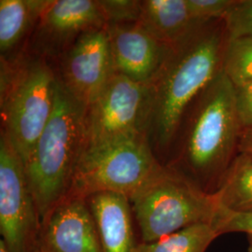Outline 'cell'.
Wrapping results in <instances>:
<instances>
[{"instance_id":"obj_6","label":"cell","mask_w":252,"mask_h":252,"mask_svg":"<svg viewBox=\"0 0 252 252\" xmlns=\"http://www.w3.org/2000/svg\"><path fill=\"white\" fill-rule=\"evenodd\" d=\"M163 168L147 135L84 149L63 199H86L99 192L132 197Z\"/></svg>"},{"instance_id":"obj_7","label":"cell","mask_w":252,"mask_h":252,"mask_svg":"<svg viewBox=\"0 0 252 252\" xmlns=\"http://www.w3.org/2000/svg\"><path fill=\"white\" fill-rule=\"evenodd\" d=\"M150 86L114 73L85 112V149L147 135Z\"/></svg>"},{"instance_id":"obj_5","label":"cell","mask_w":252,"mask_h":252,"mask_svg":"<svg viewBox=\"0 0 252 252\" xmlns=\"http://www.w3.org/2000/svg\"><path fill=\"white\" fill-rule=\"evenodd\" d=\"M129 200L143 243L189 226L213 223L218 212L214 192L202 189L183 172L165 166Z\"/></svg>"},{"instance_id":"obj_17","label":"cell","mask_w":252,"mask_h":252,"mask_svg":"<svg viewBox=\"0 0 252 252\" xmlns=\"http://www.w3.org/2000/svg\"><path fill=\"white\" fill-rule=\"evenodd\" d=\"M219 236L214 223H198L153 242L138 243L135 252H206Z\"/></svg>"},{"instance_id":"obj_24","label":"cell","mask_w":252,"mask_h":252,"mask_svg":"<svg viewBox=\"0 0 252 252\" xmlns=\"http://www.w3.org/2000/svg\"><path fill=\"white\" fill-rule=\"evenodd\" d=\"M237 147L239 153L252 156V129L242 130Z\"/></svg>"},{"instance_id":"obj_27","label":"cell","mask_w":252,"mask_h":252,"mask_svg":"<svg viewBox=\"0 0 252 252\" xmlns=\"http://www.w3.org/2000/svg\"><path fill=\"white\" fill-rule=\"evenodd\" d=\"M34 252H36V251H34Z\"/></svg>"},{"instance_id":"obj_8","label":"cell","mask_w":252,"mask_h":252,"mask_svg":"<svg viewBox=\"0 0 252 252\" xmlns=\"http://www.w3.org/2000/svg\"><path fill=\"white\" fill-rule=\"evenodd\" d=\"M41 226L23 162L9 138L0 136V233L9 252H34Z\"/></svg>"},{"instance_id":"obj_25","label":"cell","mask_w":252,"mask_h":252,"mask_svg":"<svg viewBox=\"0 0 252 252\" xmlns=\"http://www.w3.org/2000/svg\"><path fill=\"white\" fill-rule=\"evenodd\" d=\"M0 252H9L8 248L2 240H0Z\"/></svg>"},{"instance_id":"obj_10","label":"cell","mask_w":252,"mask_h":252,"mask_svg":"<svg viewBox=\"0 0 252 252\" xmlns=\"http://www.w3.org/2000/svg\"><path fill=\"white\" fill-rule=\"evenodd\" d=\"M36 50L41 56L63 54L82 34L106 27L98 0L49 1L36 25Z\"/></svg>"},{"instance_id":"obj_1","label":"cell","mask_w":252,"mask_h":252,"mask_svg":"<svg viewBox=\"0 0 252 252\" xmlns=\"http://www.w3.org/2000/svg\"><path fill=\"white\" fill-rule=\"evenodd\" d=\"M226 40L223 21H213L170 49L150 86L148 137L153 149L170 145L189 105L221 70Z\"/></svg>"},{"instance_id":"obj_20","label":"cell","mask_w":252,"mask_h":252,"mask_svg":"<svg viewBox=\"0 0 252 252\" xmlns=\"http://www.w3.org/2000/svg\"><path fill=\"white\" fill-rule=\"evenodd\" d=\"M223 23L228 38L252 37V0H235Z\"/></svg>"},{"instance_id":"obj_18","label":"cell","mask_w":252,"mask_h":252,"mask_svg":"<svg viewBox=\"0 0 252 252\" xmlns=\"http://www.w3.org/2000/svg\"><path fill=\"white\" fill-rule=\"evenodd\" d=\"M221 70L234 86L252 82V37H227Z\"/></svg>"},{"instance_id":"obj_23","label":"cell","mask_w":252,"mask_h":252,"mask_svg":"<svg viewBox=\"0 0 252 252\" xmlns=\"http://www.w3.org/2000/svg\"><path fill=\"white\" fill-rule=\"evenodd\" d=\"M234 104L242 130L252 129V82L234 86Z\"/></svg>"},{"instance_id":"obj_22","label":"cell","mask_w":252,"mask_h":252,"mask_svg":"<svg viewBox=\"0 0 252 252\" xmlns=\"http://www.w3.org/2000/svg\"><path fill=\"white\" fill-rule=\"evenodd\" d=\"M213 223L220 235L228 233L252 235V214H239L218 208Z\"/></svg>"},{"instance_id":"obj_2","label":"cell","mask_w":252,"mask_h":252,"mask_svg":"<svg viewBox=\"0 0 252 252\" xmlns=\"http://www.w3.org/2000/svg\"><path fill=\"white\" fill-rule=\"evenodd\" d=\"M85 112L57 78L52 116L24 164L41 221L68 192L85 149Z\"/></svg>"},{"instance_id":"obj_3","label":"cell","mask_w":252,"mask_h":252,"mask_svg":"<svg viewBox=\"0 0 252 252\" xmlns=\"http://www.w3.org/2000/svg\"><path fill=\"white\" fill-rule=\"evenodd\" d=\"M195 101L182 155L190 179L207 190V182L219 175L221 179L228 169L242 128L234 104V84L222 70Z\"/></svg>"},{"instance_id":"obj_14","label":"cell","mask_w":252,"mask_h":252,"mask_svg":"<svg viewBox=\"0 0 252 252\" xmlns=\"http://www.w3.org/2000/svg\"><path fill=\"white\" fill-rule=\"evenodd\" d=\"M138 24L171 49L207 23L192 15L187 0H144Z\"/></svg>"},{"instance_id":"obj_12","label":"cell","mask_w":252,"mask_h":252,"mask_svg":"<svg viewBox=\"0 0 252 252\" xmlns=\"http://www.w3.org/2000/svg\"><path fill=\"white\" fill-rule=\"evenodd\" d=\"M105 27L114 72L151 86L170 49L158 41L138 23Z\"/></svg>"},{"instance_id":"obj_26","label":"cell","mask_w":252,"mask_h":252,"mask_svg":"<svg viewBox=\"0 0 252 252\" xmlns=\"http://www.w3.org/2000/svg\"><path fill=\"white\" fill-rule=\"evenodd\" d=\"M249 239V248H248V252H252V235H248Z\"/></svg>"},{"instance_id":"obj_9","label":"cell","mask_w":252,"mask_h":252,"mask_svg":"<svg viewBox=\"0 0 252 252\" xmlns=\"http://www.w3.org/2000/svg\"><path fill=\"white\" fill-rule=\"evenodd\" d=\"M59 72L63 88L88 108L115 73L106 27L79 36L63 53Z\"/></svg>"},{"instance_id":"obj_4","label":"cell","mask_w":252,"mask_h":252,"mask_svg":"<svg viewBox=\"0 0 252 252\" xmlns=\"http://www.w3.org/2000/svg\"><path fill=\"white\" fill-rule=\"evenodd\" d=\"M56 80L44 56L14 60L1 57L2 131L23 164L52 116Z\"/></svg>"},{"instance_id":"obj_15","label":"cell","mask_w":252,"mask_h":252,"mask_svg":"<svg viewBox=\"0 0 252 252\" xmlns=\"http://www.w3.org/2000/svg\"><path fill=\"white\" fill-rule=\"evenodd\" d=\"M213 192L219 209L252 214V155L239 153L230 163Z\"/></svg>"},{"instance_id":"obj_19","label":"cell","mask_w":252,"mask_h":252,"mask_svg":"<svg viewBox=\"0 0 252 252\" xmlns=\"http://www.w3.org/2000/svg\"><path fill=\"white\" fill-rule=\"evenodd\" d=\"M98 3L106 26L135 24L140 18L141 1L98 0Z\"/></svg>"},{"instance_id":"obj_13","label":"cell","mask_w":252,"mask_h":252,"mask_svg":"<svg viewBox=\"0 0 252 252\" xmlns=\"http://www.w3.org/2000/svg\"><path fill=\"white\" fill-rule=\"evenodd\" d=\"M95 221L103 252H135L134 214L129 198L99 192L86 199Z\"/></svg>"},{"instance_id":"obj_11","label":"cell","mask_w":252,"mask_h":252,"mask_svg":"<svg viewBox=\"0 0 252 252\" xmlns=\"http://www.w3.org/2000/svg\"><path fill=\"white\" fill-rule=\"evenodd\" d=\"M38 252H103L87 201L63 199L41 221Z\"/></svg>"},{"instance_id":"obj_16","label":"cell","mask_w":252,"mask_h":252,"mask_svg":"<svg viewBox=\"0 0 252 252\" xmlns=\"http://www.w3.org/2000/svg\"><path fill=\"white\" fill-rule=\"evenodd\" d=\"M49 1L1 0L0 1V52L7 57L36 25Z\"/></svg>"},{"instance_id":"obj_21","label":"cell","mask_w":252,"mask_h":252,"mask_svg":"<svg viewBox=\"0 0 252 252\" xmlns=\"http://www.w3.org/2000/svg\"><path fill=\"white\" fill-rule=\"evenodd\" d=\"M235 0H187L189 10L204 23L223 21Z\"/></svg>"}]
</instances>
